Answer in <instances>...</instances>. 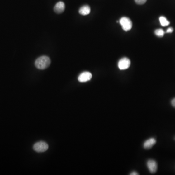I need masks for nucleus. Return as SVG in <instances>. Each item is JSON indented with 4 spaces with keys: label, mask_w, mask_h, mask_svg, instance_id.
<instances>
[{
    "label": "nucleus",
    "mask_w": 175,
    "mask_h": 175,
    "mask_svg": "<svg viewBox=\"0 0 175 175\" xmlns=\"http://www.w3.org/2000/svg\"><path fill=\"white\" fill-rule=\"evenodd\" d=\"M156 143V140L153 138H151L144 142V148L146 149H149L152 148L153 145Z\"/></svg>",
    "instance_id": "obj_8"
},
{
    "label": "nucleus",
    "mask_w": 175,
    "mask_h": 175,
    "mask_svg": "<svg viewBox=\"0 0 175 175\" xmlns=\"http://www.w3.org/2000/svg\"><path fill=\"white\" fill-rule=\"evenodd\" d=\"M92 78V74L89 72H84L79 75L78 80L80 82H86L90 81Z\"/></svg>",
    "instance_id": "obj_5"
},
{
    "label": "nucleus",
    "mask_w": 175,
    "mask_h": 175,
    "mask_svg": "<svg viewBox=\"0 0 175 175\" xmlns=\"http://www.w3.org/2000/svg\"><path fill=\"white\" fill-rule=\"evenodd\" d=\"M173 31V28H168L167 30H166V33H172Z\"/></svg>",
    "instance_id": "obj_13"
},
{
    "label": "nucleus",
    "mask_w": 175,
    "mask_h": 175,
    "mask_svg": "<svg viewBox=\"0 0 175 175\" xmlns=\"http://www.w3.org/2000/svg\"><path fill=\"white\" fill-rule=\"evenodd\" d=\"M159 20H160V22L161 23V26H168L170 24L169 21H168V20L164 16L160 17Z\"/></svg>",
    "instance_id": "obj_10"
},
{
    "label": "nucleus",
    "mask_w": 175,
    "mask_h": 175,
    "mask_svg": "<svg viewBox=\"0 0 175 175\" xmlns=\"http://www.w3.org/2000/svg\"><path fill=\"white\" fill-rule=\"evenodd\" d=\"M148 169L151 173H155L157 170V163L156 162L153 160H149L147 162Z\"/></svg>",
    "instance_id": "obj_6"
},
{
    "label": "nucleus",
    "mask_w": 175,
    "mask_h": 175,
    "mask_svg": "<svg viewBox=\"0 0 175 175\" xmlns=\"http://www.w3.org/2000/svg\"><path fill=\"white\" fill-rule=\"evenodd\" d=\"M50 64L51 60L50 58L45 55L41 56L37 59L35 63V67L40 70H45L46 69L50 66Z\"/></svg>",
    "instance_id": "obj_1"
},
{
    "label": "nucleus",
    "mask_w": 175,
    "mask_h": 175,
    "mask_svg": "<svg viewBox=\"0 0 175 175\" xmlns=\"http://www.w3.org/2000/svg\"><path fill=\"white\" fill-rule=\"evenodd\" d=\"M120 23L123 30L128 31L132 28V22L131 21L126 17H123L120 20Z\"/></svg>",
    "instance_id": "obj_2"
},
{
    "label": "nucleus",
    "mask_w": 175,
    "mask_h": 175,
    "mask_svg": "<svg viewBox=\"0 0 175 175\" xmlns=\"http://www.w3.org/2000/svg\"><path fill=\"white\" fill-rule=\"evenodd\" d=\"M65 9V5L64 2H59L54 6V12L57 14H61L64 11Z\"/></svg>",
    "instance_id": "obj_7"
},
{
    "label": "nucleus",
    "mask_w": 175,
    "mask_h": 175,
    "mask_svg": "<svg viewBox=\"0 0 175 175\" xmlns=\"http://www.w3.org/2000/svg\"><path fill=\"white\" fill-rule=\"evenodd\" d=\"M147 1V0H135V2L138 5H144Z\"/></svg>",
    "instance_id": "obj_12"
},
{
    "label": "nucleus",
    "mask_w": 175,
    "mask_h": 175,
    "mask_svg": "<svg viewBox=\"0 0 175 175\" xmlns=\"http://www.w3.org/2000/svg\"><path fill=\"white\" fill-rule=\"evenodd\" d=\"M90 12H91V8H90V7L88 5H85L81 7L79 10V14L83 16L89 14Z\"/></svg>",
    "instance_id": "obj_9"
},
{
    "label": "nucleus",
    "mask_w": 175,
    "mask_h": 175,
    "mask_svg": "<svg viewBox=\"0 0 175 175\" xmlns=\"http://www.w3.org/2000/svg\"><path fill=\"white\" fill-rule=\"evenodd\" d=\"M130 65V61L128 58H123L120 59L118 63V66L121 70L128 69Z\"/></svg>",
    "instance_id": "obj_4"
},
{
    "label": "nucleus",
    "mask_w": 175,
    "mask_h": 175,
    "mask_svg": "<svg viewBox=\"0 0 175 175\" xmlns=\"http://www.w3.org/2000/svg\"><path fill=\"white\" fill-rule=\"evenodd\" d=\"M171 104L174 106V108H175V98L173 99V100L171 101Z\"/></svg>",
    "instance_id": "obj_14"
},
{
    "label": "nucleus",
    "mask_w": 175,
    "mask_h": 175,
    "mask_svg": "<svg viewBox=\"0 0 175 175\" xmlns=\"http://www.w3.org/2000/svg\"><path fill=\"white\" fill-rule=\"evenodd\" d=\"M130 175H139L136 172H132V173H131Z\"/></svg>",
    "instance_id": "obj_15"
},
{
    "label": "nucleus",
    "mask_w": 175,
    "mask_h": 175,
    "mask_svg": "<svg viewBox=\"0 0 175 175\" xmlns=\"http://www.w3.org/2000/svg\"><path fill=\"white\" fill-rule=\"evenodd\" d=\"M155 33L158 37H162L164 35V31L162 29H158L155 30Z\"/></svg>",
    "instance_id": "obj_11"
},
{
    "label": "nucleus",
    "mask_w": 175,
    "mask_h": 175,
    "mask_svg": "<svg viewBox=\"0 0 175 175\" xmlns=\"http://www.w3.org/2000/svg\"><path fill=\"white\" fill-rule=\"evenodd\" d=\"M33 149L35 151L39 153L44 152L47 150L48 149V145L45 142L40 141L35 143L34 145Z\"/></svg>",
    "instance_id": "obj_3"
}]
</instances>
